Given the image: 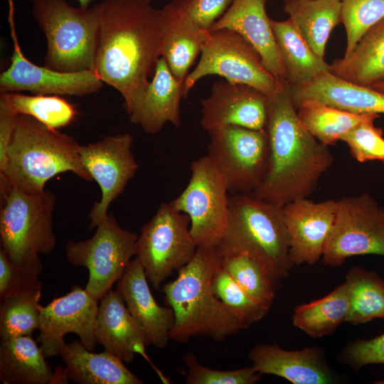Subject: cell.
<instances>
[{"label":"cell","instance_id":"bcb514c9","mask_svg":"<svg viewBox=\"0 0 384 384\" xmlns=\"http://www.w3.org/2000/svg\"><path fill=\"white\" fill-rule=\"evenodd\" d=\"M370 87L384 93V81L374 84Z\"/></svg>","mask_w":384,"mask_h":384},{"label":"cell","instance_id":"f546056e","mask_svg":"<svg viewBox=\"0 0 384 384\" xmlns=\"http://www.w3.org/2000/svg\"><path fill=\"white\" fill-rule=\"evenodd\" d=\"M284 11L315 53L324 58L331 32L341 22V0H284Z\"/></svg>","mask_w":384,"mask_h":384},{"label":"cell","instance_id":"f6af8a7d","mask_svg":"<svg viewBox=\"0 0 384 384\" xmlns=\"http://www.w3.org/2000/svg\"><path fill=\"white\" fill-rule=\"evenodd\" d=\"M28 1L31 2V4L36 2L38 0H27ZM79 3V5L82 7H88L90 6V4L92 0H77Z\"/></svg>","mask_w":384,"mask_h":384},{"label":"cell","instance_id":"7402d4cb","mask_svg":"<svg viewBox=\"0 0 384 384\" xmlns=\"http://www.w3.org/2000/svg\"><path fill=\"white\" fill-rule=\"evenodd\" d=\"M191 0H171L161 10L160 54L182 83L201 53L207 31L190 17Z\"/></svg>","mask_w":384,"mask_h":384},{"label":"cell","instance_id":"7dc6e473","mask_svg":"<svg viewBox=\"0 0 384 384\" xmlns=\"http://www.w3.org/2000/svg\"><path fill=\"white\" fill-rule=\"evenodd\" d=\"M375 383H378V384H384V380H379L378 382H375Z\"/></svg>","mask_w":384,"mask_h":384},{"label":"cell","instance_id":"4dcf8cb0","mask_svg":"<svg viewBox=\"0 0 384 384\" xmlns=\"http://www.w3.org/2000/svg\"><path fill=\"white\" fill-rule=\"evenodd\" d=\"M297 116L306 129L319 142L332 146L360 123L380 114H355L313 101L301 103Z\"/></svg>","mask_w":384,"mask_h":384},{"label":"cell","instance_id":"e575fe53","mask_svg":"<svg viewBox=\"0 0 384 384\" xmlns=\"http://www.w3.org/2000/svg\"><path fill=\"white\" fill-rule=\"evenodd\" d=\"M41 292L16 294L0 300L1 341L31 336L34 331L39 329Z\"/></svg>","mask_w":384,"mask_h":384},{"label":"cell","instance_id":"ee69618b","mask_svg":"<svg viewBox=\"0 0 384 384\" xmlns=\"http://www.w3.org/2000/svg\"><path fill=\"white\" fill-rule=\"evenodd\" d=\"M18 115L11 105L7 92H0V176L5 172L7 151Z\"/></svg>","mask_w":384,"mask_h":384},{"label":"cell","instance_id":"e0dca14e","mask_svg":"<svg viewBox=\"0 0 384 384\" xmlns=\"http://www.w3.org/2000/svg\"><path fill=\"white\" fill-rule=\"evenodd\" d=\"M267 121V97L244 84L215 82L201 100V125L208 132L229 126L262 129Z\"/></svg>","mask_w":384,"mask_h":384},{"label":"cell","instance_id":"ab89813d","mask_svg":"<svg viewBox=\"0 0 384 384\" xmlns=\"http://www.w3.org/2000/svg\"><path fill=\"white\" fill-rule=\"evenodd\" d=\"M376 119L373 117L360 123L341 139L347 144L351 155L357 161L384 162L383 133L381 128L374 125Z\"/></svg>","mask_w":384,"mask_h":384},{"label":"cell","instance_id":"d6a6232c","mask_svg":"<svg viewBox=\"0 0 384 384\" xmlns=\"http://www.w3.org/2000/svg\"><path fill=\"white\" fill-rule=\"evenodd\" d=\"M344 282L348 303L346 322L358 325L384 319V282L377 274L353 267Z\"/></svg>","mask_w":384,"mask_h":384},{"label":"cell","instance_id":"3957f363","mask_svg":"<svg viewBox=\"0 0 384 384\" xmlns=\"http://www.w3.org/2000/svg\"><path fill=\"white\" fill-rule=\"evenodd\" d=\"M219 264L218 247H198L176 279L164 286L166 304L174 314L170 339L185 343L206 336L221 341L245 329L213 292L212 279Z\"/></svg>","mask_w":384,"mask_h":384},{"label":"cell","instance_id":"cb8c5ba5","mask_svg":"<svg viewBox=\"0 0 384 384\" xmlns=\"http://www.w3.org/2000/svg\"><path fill=\"white\" fill-rule=\"evenodd\" d=\"M248 357L261 375H277L294 384H327L335 380L318 347L287 351L277 345L259 344L251 349Z\"/></svg>","mask_w":384,"mask_h":384},{"label":"cell","instance_id":"d4e9b609","mask_svg":"<svg viewBox=\"0 0 384 384\" xmlns=\"http://www.w3.org/2000/svg\"><path fill=\"white\" fill-rule=\"evenodd\" d=\"M182 97L183 83L174 75L164 58L160 57L142 97L129 114V120L151 134L158 133L167 122L178 128L181 124Z\"/></svg>","mask_w":384,"mask_h":384},{"label":"cell","instance_id":"83f0119b","mask_svg":"<svg viewBox=\"0 0 384 384\" xmlns=\"http://www.w3.org/2000/svg\"><path fill=\"white\" fill-rule=\"evenodd\" d=\"M331 72L347 81L371 87L384 81V18L370 28L347 56L336 59Z\"/></svg>","mask_w":384,"mask_h":384},{"label":"cell","instance_id":"b9f144b4","mask_svg":"<svg viewBox=\"0 0 384 384\" xmlns=\"http://www.w3.org/2000/svg\"><path fill=\"white\" fill-rule=\"evenodd\" d=\"M341 358L356 369L368 364H384V334L351 343L343 351Z\"/></svg>","mask_w":384,"mask_h":384},{"label":"cell","instance_id":"4fadbf2b","mask_svg":"<svg viewBox=\"0 0 384 384\" xmlns=\"http://www.w3.org/2000/svg\"><path fill=\"white\" fill-rule=\"evenodd\" d=\"M208 155L232 195L253 193L267 171L270 145L265 129L229 126L208 132Z\"/></svg>","mask_w":384,"mask_h":384},{"label":"cell","instance_id":"2e32d148","mask_svg":"<svg viewBox=\"0 0 384 384\" xmlns=\"http://www.w3.org/2000/svg\"><path fill=\"white\" fill-rule=\"evenodd\" d=\"M103 84L92 70L60 72L36 65L25 57L17 43L9 67L0 75V92L84 97L98 92Z\"/></svg>","mask_w":384,"mask_h":384},{"label":"cell","instance_id":"d590c367","mask_svg":"<svg viewBox=\"0 0 384 384\" xmlns=\"http://www.w3.org/2000/svg\"><path fill=\"white\" fill-rule=\"evenodd\" d=\"M9 101L18 114L33 117L53 129L70 124L78 111L73 104L58 95H23L7 92Z\"/></svg>","mask_w":384,"mask_h":384},{"label":"cell","instance_id":"9c48e42d","mask_svg":"<svg viewBox=\"0 0 384 384\" xmlns=\"http://www.w3.org/2000/svg\"><path fill=\"white\" fill-rule=\"evenodd\" d=\"M190 180L170 203L190 220V233L197 247H218L227 230L229 198L227 183L207 154L191 164Z\"/></svg>","mask_w":384,"mask_h":384},{"label":"cell","instance_id":"30bf717a","mask_svg":"<svg viewBox=\"0 0 384 384\" xmlns=\"http://www.w3.org/2000/svg\"><path fill=\"white\" fill-rule=\"evenodd\" d=\"M96 228L91 238L69 241L65 252L69 263L88 270L85 290L100 301L119 281L132 257L136 256L138 235L122 228L112 214Z\"/></svg>","mask_w":384,"mask_h":384},{"label":"cell","instance_id":"44dd1931","mask_svg":"<svg viewBox=\"0 0 384 384\" xmlns=\"http://www.w3.org/2000/svg\"><path fill=\"white\" fill-rule=\"evenodd\" d=\"M287 89L295 108L304 102L313 101L355 114H384V93L347 81L331 71L321 72Z\"/></svg>","mask_w":384,"mask_h":384},{"label":"cell","instance_id":"1f68e13d","mask_svg":"<svg viewBox=\"0 0 384 384\" xmlns=\"http://www.w3.org/2000/svg\"><path fill=\"white\" fill-rule=\"evenodd\" d=\"M348 303L345 282L325 297L297 306L292 321L294 326L311 337L331 334L348 314Z\"/></svg>","mask_w":384,"mask_h":384},{"label":"cell","instance_id":"f35d334b","mask_svg":"<svg viewBox=\"0 0 384 384\" xmlns=\"http://www.w3.org/2000/svg\"><path fill=\"white\" fill-rule=\"evenodd\" d=\"M187 366L188 384H255L261 374L252 366L230 370H215L202 365L191 352L183 357Z\"/></svg>","mask_w":384,"mask_h":384},{"label":"cell","instance_id":"60d3db41","mask_svg":"<svg viewBox=\"0 0 384 384\" xmlns=\"http://www.w3.org/2000/svg\"><path fill=\"white\" fill-rule=\"evenodd\" d=\"M42 290L39 275L16 266L0 249V300L14 294Z\"/></svg>","mask_w":384,"mask_h":384},{"label":"cell","instance_id":"5bb4252c","mask_svg":"<svg viewBox=\"0 0 384 384\" xmlns=\"http://www.w3.org/2000/svg\"><path fill=\"white\" fill-rule=\"evenodd\" d=\"M129 133L107 136L80 146L82 162L101 191V198L90 212V228H94L108 215L110 204L124 191L135 176L138 164L132 152Z\"/></svg>","mask_w":384,"mask_h":384},{"label":"cell","instance_id":"277c9868","mask_svg":"<svg viewBox=\"0 0 384 384\" xmlns=\"http://www.w3.org/2000/svg\"><path fill=\"white\" fill-rule=\"evenodd\" d=\"M80 146L72 137L48 128L31 117L18 114L7 151L6 166L0 176V196L11 187L41 193L53 177L72 172L93 181L85 168Z\"/></svg>","mask_w":384,"mask_h":384},{"label":"cell","instance_id":"8992f818","mask_svg":"<svg viewBox=\"0 0 384 384\" xmlns=\"http://www.w3.org/2000/svg\"><path fill=\"white\" fill-rule=\"evenodd\" d=\"M1 203V249L19 268L40 275V255L51 254L56 246L53 226L55 194L46 189L29 193L11 187Z\"/></svg>","mask_w":384,"mask_h":384},{"label":"cell","instance_id":"836d02e7","mask_svg":"<svg viewBox=\"0 0 384 384\" xmlns=\"http://www.w3.org/2000/svg\"><path fill=\"white\" fill-rule=\"evenodd\" d=\"M218 249L220 265L252 298L270 309L276 280L246 252Z\"/></svg>","mask_w":384,"mask_h":384},{"label":"cell","instance_id":"8fae6325","mask_svg":"<svg viewBox=\"0 0 384 384\" xmlns=\"http://www.w3.org/2000/svg\"><path fill=\"white\" fill-rule=\"evenodd\" d=\"M190 220L171 203H162L145 223L136 243V257L148 280L159 290L162 282L193 257L197 245L190 233Z\"/></svg>","mask_w":384,"mask_h":384},{"label":"cell","instance_id":"ba28073f","mask_svg":"<svg viewBox=\"0 0 384 384\" xmlns=\"http://www.w3.org/2000/svg\"><path fill=\"white\" fill-rule=\"evenodd\" d=\"M201 54L198 65L184 81V97L200 79L209 75L248 85L267 97L286 87L265 68L253 46L235 31H207Z\"/></svg>","mask_w":384,"mask_h":384},{"label":"cell","instance_id":"9a60e30c","mask_svg":"<svg viewBox=\"0 0 384 384\" xmlns=\"http://www.w3.org/2000/svg\"><path fill=\"white\" fill-rule=\"evenodd\" d=\"M97 299L79 287L41 307L38 342L46 358L58 356L69 333L77 334L80 342L94 351L97 343L95 324L98 310Z\"/></svg>","mask_w":384,"mask_h":384},{"label":"cell","instance_id":"d6986e66","mask_svg":"<svg viewBox=\"0 0 384 384\" xmlns=\"http://www.w3.org/2000/svg\"><path fill=\"white\" fill-rule=\"evenodd\" d=\"M97 342L124 363L140 354L165 383H169L146 353L150 341L128 310L119 291L110 289L100 300L95 324Z\"/></svg>","mask_w":384,"mask_h":384},{"label":"cell","instance_id":"7bdbcfd3","mask_svg":"<svg viewBox=\"0 0 384 384\" xmlns=\"http://www.w3.org/2000/svg\"><path fill=\"white\" fill-rule=\"evenodd\" d=\"M234 0H191L188 14L202 29L211 26L226 12Z\"/></svg>","mask_w":384,"mask_h":384},{"label":"cell","instance_id":"603a6c76","mask_svg":"<svg viewBox=\"0 0 384 384\" xmlns=\"http://www.w3.org/2000/svg\"><path fill=\"white\" fill-rule=\"evenodd\" d=\"M148 281L143 266L135 257L117 282V289L150 343L163 348L170 339L174 314L169 306H161L156 302Z\"/></svg>","mask_w":384,"mask_h":384},{"label":"cell","instance_id":"ac0fdd59","mask_svg":"<svg viewBox=\"0 0 384 384\" xmlns=\"http://www.w3.org/2000/svg\"><path fill=\"white\" fill-rule=\"evenodd\" d=\"M336 207L335 200L315 202L308 198L282 206L292 265H313L322 257Z\"/></svg>","mask_w":384,"mask_h":384},{"label":"cell","instance_id":"74e56055","mask_svg":"<svg viewBox=\"0 0 384 384\" xmlns=\"http://www.w3.org/2000/svg\"><path fill=\"white\" fill-rule=\"evenodd\" d=\"M341 20L347 41L345 54L353 50L364 34L384 18V0H341Z\"/></svg>","mask_w":384,"mask_h":384},{"label":"cell","instance_id":"f1b7e54d","mask_svg":"<svg viewBox=\"0 0 384 384\" xmlns=\"http://www.w3.org/2000/svg\"><path fill=\"white\" fill-rule=\"evenodd\" d=\"M271 26L287 75V86L306 82L316 75L331 71L324 58L319 56L298 31L290 18Z\"/></svg>","mask_w":384,"mask_h":384},{"label":"cell","instance_id":"ffe728a7","mask_svg":"<svg viewBox=\"0 0 384 384\" xmlns=\"http://www.w3.org/2000/svg\"><path fill=\"white\" fill-rule=\"evenodd\" d=\"M265 4L266 0H234L208 31L230 29L240 33L258 53L265 68L287 86L286 70Z\"/></svg>","mask_w":384,"mask_h":384},{"label":"cell","instance_id":"7c38bea8","mask_svg":"<svg viewBox=\"0 0 384 384\" xmlns=\"http://www.w3.org/2000/svg\"><path fill=\"white\" fill-rule=\"evenodd\" d=\"M363 255L384 256V208L367 192L336 201L322 258L334 267Z\"/></svg>","mask_w":384,"mask_h":384},{"label":"cell","instance_id":"6da1fadb","mask_svg":"<svg viewBox=\"0 0 384 384\" xmlns=\"http://www.w3.org/2000/svg\"><path fill=\"white\" fill-rule=\"evenodd\" d=\"M100 5L94 71L121 94L129 114L161 57V10L151 0H105Z\"/></svg>","mask_w":384,"mask_h":384},{"label":"cell","instance_id":"5b68a950","mask_svg":"<svg viewBox=\"0 0 384 384\" xmlns=\"http://www.w3.org/2000/svg\"><path fill=\"white\" fill-rule=\"evenodd\" d=\"M229 223L218 246L245 252L274 280L286 277L292 267L282 207L252 193L229 198Z\"/></svg>","mask_w":384,"mask_h":384},{"label":"cell","instance_id":"484cf974","mask_svg":"<svg viewBox=\"0 0 384 384\" xmlns=\"http://www.w3.org/2000/svg\"><path fill=\"white\" fill-rule=\"evenodd\" d=\"M58 356L65 364L69 380L81 384H142L138 378L114 354L105 350L95 353L80 341L64 343Z\"/></svg>","mask_w":384,"mask_h":384},{"label":"cell","instance_id":"52a82bcc","mask_svg":"<svg viewBox=\"0 0 384 384\" xmlns=\"http://www.w3.org/2000/svg\"><path fill=\"white\" fill-rule=\"evenodd\" d=\"M32 4L31 15L46 38L44 65L60 72L94 70L100 3L75 7L67 0H38Z\"/></svg>","mask_w":384,"mask_h":384},{"label":"cell","instance_id":"8d00e7d4","mask_svg":"<svg viewBox=\"0 0 384 384\" xmlns=\"http://www.w3.org/2000/svg\"><path fill=\"white\" fill-rule=\"evenodd\" d=\"M212 288L216 297L247 328L262 319L269 309L252 298L220 265L213 279Z\"/></svg>","mask_w":384,"mask_h":384},{"label":"cell","instance_id":"4316f807","mask_svg":"<svg viewBox=\"0 0 384 384\" xmlns=\"http://www.w3.org/2000/svg\"><path fill=\"white\" fill-rule=\"evenodd\" d=\"M31 336L1 341L0 380L4 384H55V373Z\"/></svg>","mask_w":384,"mask_h":384},{"label":"cell","instance_id":"7a4b0ae2","mask_svg":"<svg viewBox=\"0 0 384 384\" xmlns=\"http://www.w3.org/2000/svg\"><path fill=\"white\" fill-rule=\"evenodd\" d=\"M265 128L269 165L263 181L252 193L281 207L309 198L334 158L329 147L314 138L300 122L287 86L267 97Z\"/></svg>","mask_w":384,"mask_h":384}]
</instances>
